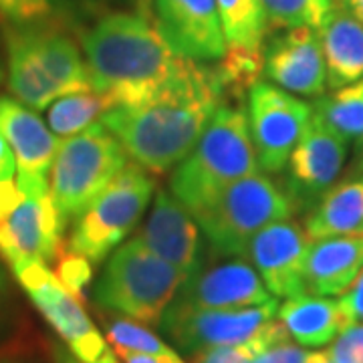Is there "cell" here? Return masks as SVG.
<instances>
[{
    "label": "cell",
    "instance_id": "1",
    "mask_svg": "<svg viewBox=\"0 0 363 363\" xmlns=\"http://www.w3.org/2000/svg\"><path fill=\"white\" fill-rule=\"evenodd\" d=\"M216 69L196 61L150 99L101 117L125 154L143 169L164 174L192 152L224 97Z\"/></svg>",
    "mask_w": 363,
    "mask_h": 363
},
{
    "label": "cell",
    "instance_id": "2",
    "mask_svg": "<svg viewBox=\"0 0 363 363\" xmlns=\"http://www.w3.org/2000/svg\"><path fill=\"white\" fill-rule=\"evenodd\" d=\"M81 43L91 85L113 109L150 99L192 63L174 51L142 13L105 14Z\"/></svg>",
    "mask_w": 363,
    "mask_h": 363
},
{
    "label": "cell",
    "instance_id": "3",
    "mask_svg": "<svg viewBox=\"0 0 363 363\" xmlns=\"http://www.w3.org/2000/svg\"><path fill=\"white\" fill-rule=\"evenodd\" d=\"M259 172L248 128L238 107L220 105L192 152L174 169L169 188L192 214L212 202L226 186Z\"/></svg>",
    "mask_w": 363,
    "mask_h": 363
},
{
    "label": "cell",
    "instance_id": "4",
    "mask_svg": "<svg viewBox=\"0 0 363 363\" xmlns=\"http://www.w3.org/2000/svg\"><path fill=\"white\" fill-rule=\"evenodd\" d=\"M9 87L30 109H45L59 97L93 91L77 45L59 28L18 25L6 33Z\"/></svg>",
    "mask_w": 363,
    "mask_h": 363
},
{
    "label": "cell",
    "instance_id": "5",
    "mask_svg": "<svg viewBox=\"0 0 363 363\" xmlns=\"http://www.w3.org/2000/svg\"><path fill=\"white\" fill-rule=\"evenodd\" d=\"M184 281V272L133 236L109 257L93 289V298L107 313L160 327Z\"/></svg>",
    "mask_w": 363,
    "mask_h": 363
},
{
    "label": "cell",
    "instance_id": "6",
    "mask_svg": "<svg viewBox=\"0 0 363 363\" xmlns=\"http://www.w3.org/2000/svg\"><path fill=\"white\" fill-rule=\"evenodd\" d=\"M295 212L285 190L267 174L255 172L226 186L192 216L220 259H242L255 234L272 222L293 218Z\"/></svg>",
    "mask_w": 363,
    "mask_h": 363
},
{
    "label": "cell",
    "instance_id": "7",
    "mask_svg": "<svg viewBox=\"0 0 363 363\" xmlns=\"http://www.w3.org/2000/svg\"><path fill=\"white\" fill-rule=\"evenodd\" d=\"M128 164V154L104 123L59 142L49 174V194L67 228Z\"/></svg>",
    "mask_w": 363,
    "mask_h": 363
},
{
    "label": "cell",
    "instance_id": "8",
    "mask_svg": "<svg viewBox=\"0 0 363 363\" xmlns=\"http://www.w3.org/2000/svg\"><path fill=\"white\" fill-rule=\"evenodd\" d=\"M156 190L147 169L128 162L87 210L73 222L67 248L75 250L89 262H101L123 242L142 218Z\"/></svg>",
    "mask_w": 363,
    "mask_h": 363
},
{
    "label": "cell",
    "instance_id": "9",
    "mask_svg": "<svg viewBox=\"0 0 363 363\" xmlns=\"http://www.w3.org/2000/svg\"><path fill=\"white\" fill-rule=\"evenodd\" d=\"M13 272L35 307L79 362L117 363L116 353L89 319L83 303L67 291L47 264L26 262L13 269Z\"/></svg>",
    "mask_w": 363,
    "mask_h": 363
},
{
    "label": "cell",
    "instance_id": "10",
    "mask_svg": "<svg viewBox=\"0 0 363 363\" xmlns=\"http://www.w3.org/2000/svg\"><path fill=\"white\" fill-rule=\"evenodd\" d=\"M311 119V104L274 83L257 81L248 93V128L259 168L267 174L285 169Z\"/></svg>",
    "mask_w": 363,
    "mask_h": 363
},
{
    "label": "cell",
    "instance_id": "11",
    "mask_svg": "<svg viewBox=\"0 0 363 363\" xmlns=\"http://www.w3.org/2000/svg\"><path fill=\"white\" fill-rule=\"evenodd\" d=\"M277 298L245 309H172L168 307L160 329L184 353L242 343L257 335L277 317Z\"/></svg>",
    "mask_w": 363,
    "mask_h": 363
},
{
    "label": "cell",
    "instance_id": "12",
    "mask_svg": "<svg viewBox=\"0 0 363 363\" xmlns=\"http://www.w3.org/2000/svg\"><path fill=\"white\" fill-rule=\"evenodd\" d=\"M347 157V142L313 113L311 123L286 162L285 192L297 210L313 208L335 184Z\"/></svg>",
    "mask_w": 363,
    "mask_h": 363
},
{
    "label": "cell",
    "instance_id": "13",
    "mask_svg": "<svg viewBox=\"0 0 363 363\" xmlns=\"http://www.w3.org/2000/svg\"><path fill=\"white\" fill-rule=\"evenodd\" d=\"M311 242L305 226L291 218L272 222L255 234L247 257L272 297L293 298L307 293L305 262Z\"/></svg>",
    "mask_w": 363,
    "mask_h": 363
},
{
    "label": "cell",
    "instance_id": "14",
    "mask_svg": "<svg viewBox=\"0 0 363 363\" xmlns=\"http://www.w3.org/2000/svg\"><path fill=\"white\" fill-rule=\"evenodd\" d=\"M274 301L259 272L245 259L200 264L182 283L172 309H245Z\"/></svg>",
    "mask_w": 363,
    "mask_h": 363
},
{
    "label": "cell",
    "instance_id": "15",
    "mask_svg": "<svg viewBox=\"0 0 363 363\" xmlns=\"http://www.w3.org/2000/svg\"><path fill=\"white\" fill-rule=\"evenodd\" d=\"M65 228L51 194L25 196L18 206L0 218V257L16 269L26 262L51 264L63 250Z\"/></svg>",
    "mask_w": 363,
    "mask_h": 363
},
{
    "label": "cell",
    "instance_id": "16",
    "mask_svg": "<svg viewBox=\"0 0 363 363\" xmlns=\"http://www.w3.org/2000/svg\"><path fill=\"white\" fill-rule=\"evenodd\" d=\"M0 133L16 162V186L25 196L49 194V174L59 140L40 117L11 97H0Z\"/></svg>",
    "mask_w": 363,
    "mask_h": 363
},
{
    "label": "cell",
    "instance_id": "17",
    "mask_svg": "<svg viewBox=\"0 0 363 363\" xmlns=\"http://www.w3.org/2000/svg\"><path fill=\"white\" fill-rule=\"evenodd\" d=\"M157 30L190 61H220L228 52L216 0H154Z\"/></svg>",
    "mask_w": 363,
    "mask_h": 363
},
{
    "label": "cell",
    "instance_id": "18",
    "mask_svg": "<svg viewBox=\"0 0 363 363\" xmlns=\"http://www.w3.org/2000/svg\"><path fill=\"white\" fill-rule=\"evenodd\" d=\"M262 73L281 89L303 97H321L327 69L315 26L286 28L262 49Z\"/></svg>",
    "mask_w": 363,
    "mask_h": 363
},
{
    "label": "cell",
    "instance_id": "19",
    "mask_svg": "<svg viewBox=\"0 0 363 363\" xmlns=\"http://www.w3.org/2000/svg\"><path fill=\"white\" fill-rule=\"evenodd\" d=\"M135 238L160 259L184 272L186 279L202 264L198 222L192 212L169 192H157L147 222Z\"/></svg>",
    "mask_w": 363,
    "mask_h": 363
},
{
    "label": "cell",
    "instance_id": "20",
    "mask_svg": "<svg viewBox=\"0 0 363 363\" xmlns=\"http://www.w3.org/2000/svg\"><path fill=\"white\" fill-rule=\"evenodd\" d=\"M363 269V234L313 240L305 262L307 293L319 297L341 295Z\"/></svg>",
    "mask_w": 363,
    "mask_h": 363
},
{
    "label": "cell",
    "instance_id": "21",
    "mask_svg": "<svg viewBox=\"0 0 363 363\" xmlns=\"http://www.w3.org/2000/svg\"><path fill=\"white\" fill-rule=\"evenodd\" d=\"M317 33L323 49L327 85L339 89L363 79V23L333 2Z\"/></svg>",
    "mask_w": 363,
    "mask_h": 363
},
{
    "label": "cell",
    "instance_id": "22",
    "mask_svg": "<svg viewBox=\"0 0 363 363\" xmlns=\"http://www.w3.org/2000/svg\"><path fill=\"white\" fill-rule=\"evenodd\" d=\"M277 317L301 347L329 345L347 327L339 301L311 293L286 298L277 309Z\"/></svg>",
    "mask_w": 363,
    "mask_h": 363
},
{
    "label": "cell",
    "instance_id": "23",
    "mask_svg": "<svg viewBox=\"0 0 363 363\" xmlns=\"http://www.w3.org/2000/svg\"><path fill=\"white\" fill-rule=\"evenodd\" d=\"M305 230L311 240L363 234V176L331 186L311 208Z\"/></svg>",
    "mask_w": 363,
    "mask_h": 363
},
{
    "label": "cell",
    "instance_id": "24",
    "mask_svg": "<svg viewBox=\"0 0 363 363\" xmlns=\"http://www.w3.org/2000/svg\"><path fill=\"white\" fill-rule=\"evenodd\" d=\"M228 51H262L267 18L260 0H216Z\"/></svg>",
    "mask_w": 363,
    "mask_h": 363
},
{
    "label": "cell",
    "instance_id": "25",
    "mask_svg": "<svg viewBox=\"0 0 363 363\" xmlns=\"http://www.w3.org/2000/svg\"><path fill=\"white\" fill-rule=\"evenodd\" d=\"M313 113L327 128L339 133L345 142L363 140V79L345 87L333 89L331 95H321Z\"/></svg>",
    "mask_w": 363,
    "mask_h": 363
},
{
    "label": "cell",
    "instance_id": "26",
    "mask_svg": "<svg viewBox=\"0 0 363 363\" xmlns=\"http://www.w3.org/2000/svg\"><path fill=\"white\" fill-rule=\"evenodd\" d=\"M111 109V101L95 89L63 95L55 99L49 109V128L55 135L71 138L87 130Z\"/></svg>",
    "mask_w": 363,
    "mask_h": 363
},
{
    "label": "cell",
    "instance_id": "27",
    "mask_svg": "<svg viewBox=\"0 0 363 363\" xmlns=\"http://www.w3.org/2000/svg\"><path fill=\"white\" fill-rule=\"evenodd\" d=\"M105 337L107 343L117 351H133V353H150V355H178L174 347L157 337L147 325L138 323L121 315H107L105 319Z\"/></svg>",
    "mask_w": 363,
    "mask_h": 363
},
{
    "label": "cell",
    "instance_id": "28",
    "mask_svg": "<svg viewBox=\"0 0 363 363\" xmlns=\"http://www.w3.org/2000/svg\"><path fill=\"white\" fill-rule=\"evenodd\" d=\"M286 339L291 337H289L283 323L272 319L271 323L264 325L257 335H252L242 343L198 351L192 357V363H250L262 351L281 343V341H286Z\"/></svg>",
    "mask_w": 363,
    "mask_h": 363
},
{
    "label": "cell",
    "instance_id": "29",
    "mask_svg": "<svg viewBox=\"0 0 363 363\" xmlns=\"http://www.w3.org/2000/svg\"><path fill=\"white\" fill-rule=\"evenodd\" d=\"M267 28H295V26H315V6L313 0H260Z\"/></svg>",
    "mask_w": 363,
    "mask_h": 363
},
{
    "label": "cell",
    "instance_id": "30",
    "mask_svg": "<svg viewBox=\"0 0 363 363\" xmlns=\"http://www.w3.org/2000/svg\"><path fill=\"white\" fill-rule=\"evenodd\" d=\"M89 260L85 259V257H81L77 255L75 250H71V248H67V245L63 247V250L59 252V257L55 260V267H57V279L63 283L67 291L73 295V297H77L83 305H85V289L91 283V277H93V269H91Z\"/></svg>",
    "mask_w": 363,
    "mask_h": 363
},
{
    "label": "cell",
    "instance_id": "31",
    "mask_svg": "<svg viewBox=\"0 0 363 363\" xmlns=\"http://www.w3.org/2000/svg\"><path fill=\"white\" fill-rule=\"evenodd\" d=\"M327 355L333 363H363V323L345 327L331 341Z\"/></svg>",
    "mask_w": 363,
    "mask_h": 363
},
{
    "label": "cell",
    "instance_id": "32",
    "mask_svg": "<svg viewBox=\"0 0 363 363\" xmlns=\"http://www.w3.org/2000/svg\"><path fill=\"white\" fill-rule=\"evenodd\" d=\"M57 0H0V13L16 25L35 23L49 16Z\"/></svg>",
    "mask_w": 363,
    "mask_h": 363
},
{
    "label": "cell",
    "instance_id": "33",
    "mask_svg": "<svg viewBox=\"0 0 363 363\" xmlns=\"http://www.w3.org/2000/svg\"><path fill=\"white\" fill-rule=\"evenodd\" d=\"M339 307L347 321V327L363 323V269L339 297Z\"/></svg>",
    "mask_w": 363,
    "mask_h": 363
},
{
    "label": "cell",
    "instance_id": "34",
    "mask_svg": "<svg viewBox=\"0 0 363 363\" xmlns=\"http://www.w3.org/2000/svg\"><path fill=\"white\" fill-rule=\"evenodd\" d=\"M309 353L311 351H307L298 343H293L291 339H286V341H281L269 350H264L250 363H307Z\"/></svg>",
    "mask_w": 363,
    "mask_h": 363
},
{
    "label": "cell",
    "instance_id": "35",
    "mask_svg": "<svg viewBox=\"0 0 363 363\" xmlns=\"http://www.w3.org/2000/svg\"><path fill=\"white\" fill-rule=\"evenodd\" d=\"M25 200V194L16 186V182L9 180L0 184V218H4L11 210L18 206Z\"/></svg>",
    "mask_w": 363,
    "mask_h": 363
},
{
    "label": "cell",
    "instance_id": "36",
    "mask_svg": "<svg viewBox=\"0 0 363 363\" xmlns=\"http://www.w3.org/2000/svg\"><path fill=\"white\" fill-rule=\"evenodd\" d=\"M117 357L123 363H184L180 355H150L133 351H117Z\"/></svg>",
    "mask_w": 363,
    "mask_h": 363
},
{
    "label": "cell",
    "instance_id": "37",
    "mask_svg": "<svg viewBox=\"0 0 363 363\" xmlns=\"http://www.w3.org/2000/svg\"><path fill=\"white\" fill-rule=\"evenodd\" d=\"M14 174H16V162H14V156L13 152H11V147H9V143H6V140L0 133V184L14 180Z\"/></svg>",
    "mask_w": 363,
    "mask_h": 363
},
{
    "label": "cell",
    "instance_id": "38",
    "mask_svg": "<svg viewBox=\"0 0 363 363\" xmlns=\"http://www.w3.org/2000/svg\"><path fill=\"white\" fill-rule=\"evenodd\" d=\"M335 4H339L345 13H350L353 18L363 23V0H335Z\"/></svg>",
    "mask_w": 363,
    "mask_h": 363
},
{
    "label": "cell",
    "instance_id": "39",
    "mask_svg": "<svg viewBox=\"0 0 363 363\" xmlns=\"http://www.w3.org/2000/svg\"><path fill=\"white\" fill-rule=\"evenodd\" d=\"M52 357H55V363H81L71 351L67 350L65 345H57L52 350Z\"/></svg>",
    "mask_w": 363,
    "mask_h": 363
},
{
    "label": "cell",
    "instance_id": "40",
    "mask_svg": "<svg viewBox=\"0 0 363 363\" xmlns=\"http://www.w3.org/2000/svg\"><path fill=\"white\" fill-rule=\"evenodd\" d=\"M335 0H313V6H315V18H317V26L321 25V21L325 18V14L329 13V9L333 6Z\"/></svg>",
    "mask_w": 363,
    "mask_h": 363
},
{
    "label": "cell",
    "instance_id": "41",
    "mask_svg": "<svg viewBox=\"0 0 363 363\" xmlns=\"http://www.w3.org/2000/svg\"><path fill=\"white\" fill-rule=\"evenodd\" d=\"M307 363H333L331 357L327 355V351H311L309 357H307Z\"/></svg>",
    "mask_w": 363,
    "mask_h": 363
},
{
    "label": "cell",
    "instance_id": "42",
    "mask_svg": "<svg viewBox=\"0 0 363 363\" xmlns=\"http://www.w3.org/2000/svg\"><path fill=\"white\" fill-rule=\"evenodd\" d=\"M353 174H355V176H363V140L359 142V156H357V164H355Z\"/></svg>",
    "mask_w": 363,
    "mask_h": 363
},
{
    "label": "cell",
    "instance_id": "43",
    "mask_svg": "<svg viewBox=\"0 0 363 363\" xmlns=\"http://www.w3.org/2000/svg\"><path fill=\"white\" fill-rule=\"evenodd\" d=\"M135 2H138V6H140V13L145 14V16H152V9H150V6H152L154 0H135Z\"/></svg>",
    "mask_w": 363,
    "mask_h": 363
},
{
    "label": "cell",
    "instance_id": "44",
    "mask_svg": "<svg viewBox=\"0 0 363 363\" xmlns=\"http://www.w3.org/2000/svg\"><path fill=\"white\" fill-rule=\"evenodd\" d=\"M4 286H6V277H4V272L0 269V297H2V293H4Z\"/></svg>",
    "mask_w": 363,
    "mask_h": 363
}]
</instances>
